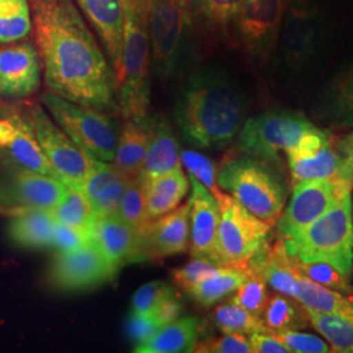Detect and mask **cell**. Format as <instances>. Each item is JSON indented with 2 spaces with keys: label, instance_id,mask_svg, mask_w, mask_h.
Returning <instances> with one entry per match:
<instances>
[{
  "label": "cell",
  "instance_id": "6da1fadb",
  "mask_svg": "<svg viewBox=\"0 0 353 353\" xmlns=\"http://www.w3.org/2000/svg\"><path fill=\"white\" fill-rule=\"evenodd\" d=\"M43 77L50 92L99 110L118 106L117 77L74 0H29Z\"/></svg>",
  "mask_w": 353,
  "mask_h": 353
},
{
  "label": "cell",
  "instance_id": "7a4b0ae2",
  "mask_svg": "<svg viewBox=\"0 0 353 353\" xmlns=\"http://www.w3.org/2000/svg\"><path fill=\"white\" fill-rule=\"evenodd\" d=\"M240 88L219 67H202L189 76L174 108V121L191 145L219 150L229 145L245 123Z\"/></svg>",
  "mask_w": 353,
  "mask_h": 353
},
{
  "label": "cell",
  "instance_id": "3957f363",
  "mask_svg": "<svg viewBox=\"0 0 353 353\" xmlns=\"http://www.w3.org/2000/svg\"><path fill=\"white\" fill-rule=\"evenodd\" d=\"M151 67L148 0H125L123 48L117 75V99L126 121L140 122L148 118Z\"/></svg>",
  "mask_w": 353,
  "mask_h": 353
},
{
  "label": "cell",
  "instance_id": "277c9868",
  "mask_svg": "<svg viewBox=\"0 0 353 353\" xmlns=\"http://www.w3.org/2000/svg\"><path fill=\"white\" fill-rule=\"evenodd\" d=\"M283 240L285 250L296 261L327 263L350 278L353 271L351 191L339 195L312 224Z\"/></svg>",
  "mask_w": 353,
  "mask_h": 353
},
{
  "label": "cell",
  "instance_id": "5b68a950",
  "mask_svg": "<svg viewBox=\"0 0 353 353\" xmlns=\"http://www.w3.org/2000/svg\"><path fill=\"white\" fill-rule=\"evenodd\" d=\"M217 183L249 212L270 224L278 221L290 190L279 163L252 154L228 160L217 174Z\"/></svg>",
  "mask_w": 353,
  "mask_h": 353
},
{
  "label": "cell",
  "instance_id": "8992f818",
  "mask_svg": "<svg viewBox=\"0 0 353 353\" xmlns=\"http://www.w3.org/2000/svg\"><path fill=\"white\" fill-rule=\"evenodd\" d=\"M328 13L321 0H287L278 49L290 72H301L316 61L327 43Z\"/></svg>",
  "mask_w": 353,
  "mask_h": 353
},
{
  "label": "cell",
  "instance_id": "52a82bcc",
  "mask_svg": "<svg viewBox=\"0 0 353 353\" xmlns=\"http://www.w3.org/2000/svg\"><path fill=\"white\" fill-rule=\"evenodd\" d=\"M41 100L55 123L81 151L97 161L113 163L119 137L113 119L102 110L68 101L50 90Z\"/></svg>",
  "mask_w": 353,
  "mask_h": 353
},
{
  "label": "cell",
  "instance_id": "ba28073f",
  "mask_svg": "<svg viewBox=\"0 0 353 353\" xmlns=\"http://www.w3.org/2000/svg\"><path fill=\"white\" fill-rule=\"evenodd\" d=\"M217 265L248 267L249 261L268 240L272 224L249 212L237 199L223 194L219 199Z\"/></svg>",
  "mask_w": 353,
  "mask_h": 353
},
{
  "label": "cell",
  "instance_id": "9c48e42d",
  "mask_svg": "<svg viewBox=\"0 0 353 353\" xmlns=\"http://www.w3.org/2000/svg\"><path fill=\"white\" fill-rule=\"evenodd\" d=\"M314 127L300 112L270 110L245 121L237 145L245 154L280 164V151H290L305 132Z\"/></svg>",
  "mask_w": 353,
  "mask_h": 353
},
{
  "label": "cell",
  "instance_id": "30bf717a",
  "mask_svg": "<svg viewBox=\"0 0 353 353\" xmlns=\"http://www.w3.org/2000/svg\"><path fill=\"white\" fill-rule=\"evenodd\" d=\"M189 0H148L151 64L160 77L173 75L189 32Z\"/></svg>",
  "mask_w": 353,
  "mask_h": 353
},
{
  "label": "cell",
  "instance_id": "8fae6325",
  "mask_svg": "<svg viewBox=\"0 0 353 353\" xmlns=\"http://www.w3.org/2000/svg\"><path fill=\"white\" fill-rule=\"evenodd\" d=\"M28 118L41 150L58 176L77 189L99 161L81 151L39 103L30 106Z\"/></svg>",
  "mask_w": 353,
  "mask_h": 353
},
{
  "label": "cell",
  "instance_id": "7c38bea8",
  "mask_svg": "<svg viewBox=\"0 0 353 353\" xmlns=\"http://www.w3.org/2000/svg\"><path fill=\"white\" fill-rule=\"evenodd\" d=\"M287 0H245L234 19L241 46L252 59L265 62L278 48Z\"/></svg>",
  "mask_w": 353,
  "mask_h": 353
},
{
  "label": "cell",
  "instance_id": "4fadbf2b",
  "mask_svg": "<svg viewBox=\"0 0 353 353\" xmlns=\"http://www.w3.org/2000/svg\"><path fill=\"white\" fill-rule=\"evenodd\" d=\"M117 272L93 239L74 252H58L51 262L48 279L57 290L81 292L110 281Z\"/></svg>",
  "mask_w": 353,
  "mask_h": 353
},
{
  "label": "cell",
  "instance_id": "5bb4252c",
  "mask_svg": "<svg viewBox=\"0 0 353 353\" xmlns=\"http://www.w3.org/2000/svg\"><path fill=\"white\" fill-rule=\"evenodd\" d=\"M67 185L57 176L29 169L12 170L0 176V207L4 210H54L62 202Z\"/></svg>",
  "mask_w": 353,
  "mask_h": 353
},
{
  "label": "cell",
  "instance_id": "9a60e30c",
  "mask_svg": "<svg viewBox=\"0 0 353 353\" xmlns=\"http://www.w3.org/2000/svg\"><path fill=\"white\" fill-rule=\"evenodd\" d=\"M352 186L338 183L332 179L305 181L293 185V194L287 210L278 219L281 237H288L301 230L323 214L336 198L352 191Z\"/></svg>",
  "mask_w": 353,
  "mask_h": 353
},
{
  "label": "cell",
  "instance_id": "2e32d148",
  "mask_svg": "<svg viewBox=\"0 0 353 353\" xmlns=\"http://www.w3.org/2000/svg\"><path fill=\"white\" fill-rule=\"evenodd\" d=\"M42 63L37 46L21 42L0 50V96L24 99L41 84Z\"/></svg>",
  "mask_w": 353,
  "mask_h": 353
},
{
  "label": "cell",
  "instance_id": "e0dca14e",
  "mask_svg": "<svg viewBox=\"0 0 353 353\" xmlns=\"http://www.w3.org/2000/svg\"><path fill=\"white\" fill-rule=\"evenodd\" d=\"M190 252L191 256L207 258L217 265L216 241L220 223V207L214 195L189 173Z\"/></svg>",
  "mask_w": 353,
  "mask_h": 353
},
{
  "label": "cell",
  "instance_id": "ac0fdd59",
  "mask_svg": "<svg viewBox=\"0 0 353 353\" xmlns=\"http://www.w3.org/2000/svg\"><path fill=\"white\" fill-rule=\"evenodd\" d=\"M101 42L115 77L121 68L125 26V0H74Z\"/></svg>",
  "mask_w": 353,
  "mask_h": 353
},
{
  "label": "cell",
  "instance_id": "d6986e66",
  "mask_svg": "<svg viewBox=\"0 0 353 353\" xmlns=\"http://www.w3.org/2000/svg\"><path fill=\"white\" fill-rule=\"evenodd\" d=\"M141 236L145 259H164L186 252L190 245V202L151 220Z\"/></svg>",
  "mask_w": 353,
  "mask_h": 353
},
{
  "label": "cell",
  "instance_id": "ffe728a7",
  "mask_svg": "<svg viewBox=\"0 0 353 353\" xmlns=\"http://www.w3.org/2000/svg\"><path fill=\"white\" fill-rule=\"evenodd\" d=\"M0 150L24 169L59 178L41 150L29 118L16 114L0 118Z\"/></svg>",
  "mask_w": 353,
  "mask_h": 353
},
{
  "label": "cell",
  "instance_id": "44dd1931",
  "mask_svg": "<svg viewBox=\"0 0 353 353\" xmlns=\"http://www.w3.org/2000/svg\"><path fill=\"white\" fill-rule=\"evenodd\" d=\"M313 112L332 128H353V61L328 77L316 94Z\"/></svg>",
  "mask_w": 353,
  "mask_h": 353
},
{
  "label": "cell",
  "instance_id": "7402d4cb",
  "mask_svg": "<svg viewBox=\"0 0 353 353\" xmlns=\"http://www.w3.org/2000/svg\"><path fill=\"white\" fill-rule=\"evenodd\" d=\"M93 239L117 271L122 265L147 261L141 232L117 214L96 219Z\"/></svg>",
  "mask_w": 353,
  "mask_h": 353
},
{
  "label": "cell",
  "instance_id": "603a6c76",
  "mask_svg": "<svg viewBox=\"0 0 353 353\" xmlns=\"http://www.w3.org/2000/svg\"><path fill=\"white\" fill-rule=\"evenodd\" d=\"M248 267L265 279L272 290L296 300L299 293V270L294 258L285 250L281 236L274 243L265 241V245L249 261Z\"/></svg>",
  "mask_w": 353,
  "mask_h": 353
},
{
  "label": "cell",
  "instance_id": "cb8c5ba5",
  "mask_svg": "<svg viewBox=\"0 0 353 353\" xmlns=\"http://www.w3.org/2000/svg\"><path fill=\"white\" fill-rule=\"evenodd\" d=\"M148 148L139 181L163 176L181 168V152L176 135L168 119L154 115L147 119Z\"/></svg>",
  "mask_w": 353,
  "mask_h": 353
},
{
  "label": "cell",
  "instance_id": "d4e9b609",
  "mask_svg": "<svg viewBox=\"0 0 353 353\" xmlns=\"http://www.w3.org/2000/svg\"><path fill=\"white\" fill-rule=\"evenodd\" d=\"M128 179L113 163L99 161L77 189L88 199L97 217L117 214Z\"/></svg>",
  "mask_w": 353,
  "mask_h": 353
},
{
  "label": "cell",
  "instance_id": "484cf974",
  "mask_svg": "<svg viewBox=\"0 0 353 353\" xmlns=\"http://www.w3.org/2000/svg\"><path fill=\"white\" fill-rule=\"evenodd\" d=\"M12 212L8 236L13 243L26 249L52 246L57 220L50 210L20 208Z\"/></svg>",
  "mask_w": 353,
  "mask_h": 353
},
{
  "label": "cell",
  "instance_id": "4316f807",
  "mask_svg": "<svg viewBox=\"0 0 353 353\" xmlns=\"http://www.w3.org/2000/svg\"><path fill=\"white\" fill-rule=\"evenodd\" d=\"M147 217L154 220L176 208L189 192L190 181L182 168L141 181Z\"/></svg>",
  "mask_w": 353,
  "mask_h": 353
},
{
  "label": "cell",
  "instance_id": "83f0119b",
  "mask_svg": "<svg viewBox=\"0 0 353 353\" xmlns=\"http://www.w3.org/2000/svg\"><path fill=\"white\" fill-rule=\"evenodd\" d=\"M198 335L199 321L196 318H176V321L157 328L145 341L138 343L134 352H192L195 344L198 343Z\"/></svg>",
  "mask_w": 353,
  "mask_h": 353
},
{
  "label": "cell",
  "instance_id": "f1b7e54d",
  "mask_svg": "<svg viewBox=\"0 0 353 353\" xmlns=\"http://www.w3.org/2000/svg\"><path fill=\"white\" fill-rule=\"evenodd\" d=\"M147 119L126 121L118 137L113 164L128 181H139L144 165L148 148Z\"/></svg>",
  "mask_w": 353,
  "mask_h": 353
},
{
  "label": "cell",
  "instance_id": "f546056e",
  "mask_svg": "<svg viewBox=\"0 0 353 353\" xmlns=\"http://www.w3.org/2000/svg\"><path fill=\"white\" fill-rule=\"evenodd\" d=\"M248 275V267L219 265L210 276L195 284L188 294L203 306H211L239 290Z\"/></svg>",
  "mask_w": 353,
  "mask_h": 353
},
{
  "label": "cell",
  "instance_id": "4dcf8cb0",
  "mask_svg": "<svg viewBox=\"0 0 353 353\" xmlns=\"http://www.w3.org/2000/svg\"><path fill=\"white\" fill-rule=\"evenodd\" d=\"M288 163L293 185H297L305 181L332 179L338 174L341 157L330 144L314 156L306 159H290Z\"/></svg>",
  "mask_w": 353,
  "mask_h": 353
},
{
  "label": "cell",
  "instance_id": "1f68e13d",
  "mask_svg": "<svg viewBox=\"0 0 353 353\" xmlns=\"http://www.w3.org/2000/svg\"><path fill=\"white\" fill-rule=\"evenodd\" d=\"M57 223L67 227L93 232L97 216L85 195L74 186L67 185L62 202L51 210Z\"/></svg>",
  "mask_w": 353,
  "mask_h": 353
},
{
  "label": "cell",
  "instance_id": "d6a6232c",
  "mask_svg": "<svg viewBox=\"0 0 353 353\" xmlns=\"http://www.w3.org/2000/svg\"><path fill=\"white\" fill-rule=\"evenodd\" d=\"M309 322L330 343L332 352L353 353V319L306 309Z\"/></svg>",
  "mask_w": 353,
  "mask_h": 353
},
{
  "label": "cell",
  "instance_id": "836d02e7",
  "mask_svg": "<svg viewBox=\"0 0 353 353\" xmlns=\"http://www.w3.org/2000/svg\"><path fill=\"white\" fill-rule=\"evenodd\" d=\"M33 29L29 0H0V42L11 43L29 36Z\"/></svg>",
  "mask_w": 353,
  "mask_h": 353
},
{
  "label": "cell",
  "instance_id": "e575fe53",
  "mask_svg": "<svg viewBox=\"0 0 353 353\" xmlns=\"http://www.w3.org/2000/svg\"><path fill=\"white\" fill-rule=\"evenodd\" d=\"M214 325L223 334L252 335L254 332H271L265 321L254 316L234 301L223 303L214 309Z\"/></svg>",
  "mask_w": 353,
  "mask_h": 353
},
{
  "label": "cell",
  "instance_id": "d590c367",
  "mask_svg": "<svg viewBox=\"0 0 353 353\" xmlns=\"http://www.w3.org/2000/svg\"><path fill=\"white\" fill-rule=\"evenodd\" d=\"M263 314V321L271 331L300 330L306 327L309 323L306 309L288 297L280 296V293L268 300Z\"/></svg>",
  "mask_w": 353,
  "mask_h": 353
},
{
  "label": "cell",
  "instance_id": "8d00e7d4",
  "mask_svg": "<svg viewBox=\"0 0 353 353\" xmlns=\"http://www.w3.org/2000/svg\"><path fill=\"white\" fill-rule=\"evenodd\" d=\"M117 216L139 232H143L144 228L148 225L151 220L147 217L145 201L140 181H128L119 201Z\"/></svg>",
  "mask_w": 353,
  "mask_h": 353
},
{
  "label": "cell",
  "instance_id": "74e56055",
  "mask_svg": "<svg viewBox=\"0 0 353 353\" xmlns=\"http://www.w3.org/2000/svg\"><path fill=\"white\" fill-rule=\"evenodd\" d=\"M248 279L242 283L236 294L232 297V301L239 303L243 309L250 312L254 316H261L265 312L267 303L270 300L267 292V283L258 272L249 268Z\"/></svg>",
  "mask_w": 353,
  "mask_h": 353
},
{
  "label": "cell",
  "instance_id": "f35d334b",
  "mask_svg": "<svg viewBox=\"0 0 353 353\" xmlns=\"http://www.w3.org/2000/svg\"><path fill=\"white\" fill-rule=\"evenodd\" d=\"M297 270L313 281L330 288V290L341 292L347 296H353V287L350 283V278L343 275L336 268L327 263H303L296 261Z\"/></svg>",
  "mask_w": 353,
  "mask_h": 353
},
{
  "label": "cell",
  "instance_id": "ab89813d",
  "mask_svg": "<svg viewBox=\"0 0 353 353\" xmlns=\"http://www.w3.org/2000/svg\"><path fill=\"white\" fill-rule=\"evenodd\" d=\"M245 0H192L195 10L208 26L224 28L234 21Z\"/></svg>",
  "mask_w": 353,
  "mask_h": 353
},
{
  "label": "cell",
  "instance_id": "60d3db41",
  "mask_svg": "<svg viewBox=\"0 0 353 353\" xmlns=\"http://www.w3.org/2000/svg\"><path fill=\"white\" fill-rule=\"evenodd\" d=\"M181 163L186 166L190 174L195 176L214 195L216 201L224 194L217 183V170L211 159L199 152L186 150L181 152Z\"/></svg>",
  "mask_w": 353,
  "mask_h": 353
},
{
  "label": "cell",
  "instance_id": "b9f144b4",
  "mask_svg": "<svg viewBox=\"0 0 353 353\" xmlns=\"http://www.w3.org/2000/svg\"><path fill=\"white\" fill-rule=\"evenodd\" d=\"M176 294L174 290L163 281H151L141 285L139 290L134 293L132 297V312L153 316L159 306L164 303L170 296Z\"/></svg>",
  "mask_w": 353,
  "mask_h": 353
},
{
  "label": "cell",
  "instance_id": "7bdbcfd3",
  "mask_svg": "<svg viewBox=\"0 0 353 353\" xmlns=\"http://www.w3.org/2000/svg\"><path fill=\"white\" fill-rule=\"evenodd\" d=\"M217 267L207 258L192 256L188 265L172 271V280L174 285L188 293L195 284L214 272Z\"/></svg>",
  "mask_w": 353,
  "mask_h": 353
},
{
  "label": "cell",
  "instance_id": "ee69618b",
  "mask_svg": "<svg viewBox=\"0 0 353 353\" xmlns=\"http://www.w3.org/2000/svg\"><path fill=\"white\" fill-rule=\"evenodd\" d=\"M279 341H281L290 352L297 353H327L331 347L321 338L312 334L299 332L296 330H275L271 331Z\"/></svg>",
  "mask_w": 353,
  "mask_h": 353
},
{
  "label": "cell",
  "instance_id": "f6af8a7d",
  "mask_svg": "<svg viewBox=\"0 0 353 353\" xmlns=\"http://www.w3.org/2000/svg\"><path fill=\"white\" fill-rule=\"evenodd\" d=\"M192 352L252 353L250 341L242 334H224L221 338L196 343Z\"/></svg>",
  "mask_w": 353,
  "mask_h": 353
},
{
  "label": "cell",
  "instance_id": "bcb514c9",
  "mask_svg": "<svg viewBox=\"0 0 353 353\" xmlns=\"http://www.w3.org/2000/svg\"><path fill=\"white\" fill-rule=\"evenodd\" d=\"M331 134L327 130H322L319 127H314L313 130L305 132L300 140L292 147L290 151L285 152L287 159H306L314 156L318 152L322 151L332 141Z\"/></svg>",
  "mask_w": 353,
  "mask_h": 353
},
{
  "label": "cell",
  "instance_id": "7dc6e473",
  "mask_svg": "<svg viewBox=\"0 0 353 353\" xmlns=\"http://www.w3.org/2000/svg\"><path fill=\"white\" fill-rule=\"evenodd\" d=\"M92 240H93V232L67 227L57 223L52 248H55L58 252H74L85 246Z\"/></svg>",
  "mask_w": 353,
  "mask_h": 353
},
{
  "label": "cell",
  "instance_id": "c3c4849f",
  "mask_svg": "<svg viewBox=\"0 0 353 353\" xmlns=\"http://www.w3.org/2000/svg\"><path fill=\"white\" fill-rule=\"evenodd\" d=\"M159 327L160 325L157 323V321L153 318V316H144V314L131 312L127 318V336L135 344L150 338Z\"/></svg>",
  "mask_w": 353,
  "mask_h": 353
},
{
  "label": "cell",
  "instance_id": "681fc988",
  "mask_svg": "<svg viewBox=\"0 0 353 353\" xmlns=\"http://www.w3.org/2000/svg\"><path fill=\"white\" fill-rule=\"evenodd\" d=\"M336 152L341 157V166L334 178L347 181L353 186V132L338 140Z\"/></svg>",
  "mask_w": 353,
  "mask_h": 353
},
{
  "label": "cell",
  "instance_id": "f907efd6",
  "mask_svg": "<svg viewBox=\"0 0 353 353\" xmlns=\"http://www.w3.org/2000/svg\"><path fill=\"white\" fill-rule=\"evenodd\" d=\"M252 353H288V348L271 332H254L249 338Z\"/></svg>",
  "mask_w": 353,
  "mask_h": 353
},
{
  "label": "cell",
  "instance_id": "816d5d0a",
  "mask_svg": "<svg viewBox=\"0 0 353 353\" xmlns=\"http://www.w3.org/2000/svg\"><path fill=\"white\" fill-rule=\"evenodd\" d=\"M181 312H182V305L176 299V294H173L168 297L164 303L159 306V309L153 314V318L157 321V323L161 327L166 323L176 321V318L181 316Z\"/></svg>",
  "mask_w": 353,
  "mask_h": 353
},
{
  "label": "cell",
  "instance_id": "f5cc1de1",
  "mask_svg": "<svg viewBox=\"0 0 353 353\" xmlns=\"http://www.w3.org/2000/svg\"><path fill=\"white\" fill-rule=\"evenodd\" d=\"M352 217H353V214H352Z\"/></svg>",
  "mask_w": 353,
  "mask_h": 353
}]
</instances>
